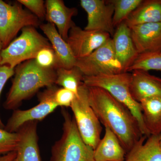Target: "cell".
Wrapping results in <instances>:
<instances>
[{
  "instance_id": "cell-1",
  "label": "cell",
  "mask_w": 161,
  "mask_h": 161,
  "mask_svg": "<svg viewBox=\"0 0 161 161\" xmlns=\"http://www.w3.org/2000/svg\"><path fill=\"white\" fill-rule=\"evenodd\" d=\"M88 90L90 106L100 122L115 133L127 153L143 136L138 121L106 90L98 87H88Z\"/></svg>"
},
{
  "instance_id": "cell-2",
  "label": "cell",
  "mask_w": 161,
  "mask_h": 161,
  "mask_svg": "<svg viewBox=\"0 0 161 161\" xmlns=\"http://www.w3.org/2000/svg\"><path fill=\"white\" fill-rule=\"evenodd\" d=\"M55 69L41 67L35 59L18 65L14 70L12 84L4 103L5 108L14 109L23 100L34 95L41 88L53 86L57 78Z\"/></svg>"
},
{
  "instance_id": "cell-3",
  "label": "cell",
  "mask_w": 161,
  "mask_h": 161,
  "mask_svg": "<svg viewBox=\"0 0 161 161\" xmlns=\"http://www.w3.org/2000/svg\"><path fill=\"white\" fill-rule=\"evenodd\" d=\"M63 133L52 150L50 161H95L94 150L80 136L74 117L64 109Z\"/></svg>"
},
{
  "instance_id": "cell-4",
  "label": "cell",
  "mask_w": 161,
  "mask_h": 161,
  "mask_svg": "<svg viewBox=\"0 0 161 161\" xmlns=\"http://www.w3.org/2000/svg\"><path fill=\"white\" fill-rule=\"evenodd\" d=\"M131 74L124 72L112 75L84 76L83 83L88 87H98L106 90L115 99L125 106L136 119L143 135L150 134L144 125L140 103L132 98L130 91Z\"/></svg>"
},
{
  "instance_id": "cell-5",
  "label": "cell",
  "mask_w": 161,
  "mask_h": 161,
  "mask_svg": "<svg viewBox=\"0 0 161 161\" xmlns=\"http://www.w3.org/2000/svg\"><path fill=\"white\" fill-rule=\"evenodd\" d=\"M21 31V34L2 50L1 66L7 65L14 69L22 62L35 59L40 50L52 47L48 39L34 26H26Z\"/></svg>"
},
{
  "instance_id": "cell-6",
  "label": "cell",
  "mask_w": 161,
  "mask_h": 161,
  "mask_svg": "<svg viewBox=\"0 0 161 161\" xmlns=\"http://www.w3.org/2000/svg\"><path fill=\"white\" fill-rule=\"evenodd\" d=\"M88 87L82 83L70 108L75 122L84 142L95 150L101 140L102 127L89 103Z\"/></svg>"
},
{
  "instance_id": "cell-7",
  "label": "cell",
  "mask_w": 161,
  "mask_h": 161,
  "mask_svg": "<svg viewBox=\"0 0 161 161\" xmlns=\"http://www.w3.org/2000/svg\"><path fill=\"white\" fill-rule=\"evenodd\" d=\"M40 25V20L28 9H24L19 2L10 4L0 0V41L3 49L24 27Z\"/></svg>"
},
{
  "instance_id": "cell-8",
  "label": "cell",
  "mask_w": 161,
  "mask_h": 161,
  "mask_svg": "<svg viewBox=\"0 0 161 161\" xmlns=\"http://www.w3.org/2000/svg\"><path fill=\"white\" fill-rule=\"evenodd\" d=\"M75 66L88 77L124 73L115 56L112 38L88 56L77 59Z\"/></svg>"
},
{
  "instance_id": "cell-9",
  "label": "cell",
  "mask_w": 161,
  "mask_h": 161,
  "mask_svg": "<svg viewBox=\"0 0 161 161\" xmlns=\"http://www.w3.org/2000/svg\"><path fill=\"white\" fill-rule=\"evenodd\" d=\"M56 89L53 86L48 87L40 95V103L33 108L26 110H14L5 130L9 132H17L24 124L42 120L53 112L58 107L54 99Z\"/></svg>"
},
{
  "instance_id": "cell-10",
  "label": "cell",
  "mask_w": 161,
  "mask_h": 161,
  "mask_svg": "<svg viewBox=\"0 0 161 161\" xmlns=\"http://www.w3.org/2000/svg\"><path fill=\"white\" fill-rule=\"evenodd\" d=\"M81 7L87 14V24L84 29L107 33L113 36L114 6L110 1L80 0Z\"/></svg>"
},
{
  "instance_id": "cell-11",
  "label": "cell",
  "mask_w": 161,
  "mask_h": 161,
  "mask_svg": "<svg viewBox=\"0 0 161 161\" xmlns=\"http://www.w3.org/2000/svg\"><path fill=\"white\" fill-rule=\"evenodd\" d=\"M111 38L107 33L83 30L75 24L69 30L66 42L78 59L88 56Z\"/></svg>"
},
{
  "instance_id": "cell-12",
  "label": "cell",
  "mask_w": 161,
  "mask_h": 161,
  "mask_svg": "<svg viewBox=\"0 0 161 161\" xmlns=\"http://www.w3.org/2000/svg\"><path fill=\"white\" fill-rule=\"evenodd\" d=\"M130 29L132 41L139 54L161 52V23L139 24Z\"/></svg>"
},
{
  "instance_id": "cell-13",
  "label": "cell",
  "mask_w": 161,
  "mask_h": 161,
  "mask_svg": "<svg viewBox=\"0 0 161 161\" xmlns=\"http://www.w3.org/2000/svg\"><path fill=\"white\" fill-rule=\"evenodd\" d=\"M45 7V19L47 23L55 25L61 36L66 41L69 30L75 24L72 18L78 14V9L68 7L62 0H47Z\"/></svg>"
},
{
  "instance_id": "cell-14",
  "label": "cell",
  "mask_w": 161,
  "mask_h": 161,
  "mask_svg": "<svg viewBox=\"0 0 161 161\" xmlns=\"http://www.w3.org/2000/svg\"><path fill=\"white\" fill-rule=\"evenodd\" d=\"M112 39L115 56L124 72H127L139 55L132 41L131 29L123 22L116 27Z\"/></svg>"
},
{
  "instance_id": "cell-15",
  "label": "cell",
  "mask_w": 161,
  "mask_h": 161,
  "mask_svg": "<svg viewBox=\"0 0 161 161\" xmlns=\"http://www.w3.org/2000/svg\"><path fill=\"white\" fill-rule=\"evenodd\" d=\"M132 72L130 91L134 100L140 103L146 98L161 96V78L142 70Z\"/></svg>"
},
{
  "instance_id": "cell-16",
  "label": "cell",
  "mask_w": 161,
  "mask_h": 161,
  "mask_svg": "<svg viewBox=\"0 0 161 161\" xmlns=\"http://www.w3.org/2000/svg\"><path fill=\"white\" fill-rule=\"evenodd\" d=\"M40 27L49 40L54 52L55 69L60 68L69 69L75 67L77 59L67 42L61 36L55 25L47 23L41 24Z\"/></svg>"
},
{
  "instance_id": "cell-17",
  "label": "cell",
  "mask_w": 161,
  "mask_h": 161,
  "mask_svg": "<svg viewBox=\"0 0 161 161\" xmlns=\"http://www.w3.org/2000/svg\"><path fill=\"white\" fill-rule=\"evenodd\" d=\"M37 121L24 124L18 132L20 140L13 161H41L38 144Z\"/></svg>"
},
{
  "instance_id": "cell-18",
  "label": "cell",
  "mask_w": 161,
  "mask_h": 161,
  "mask_svg": "<svg viewBox=\"0 0 161 161\" xmlns=\"http://www.w3.org/2000/svg\"><path fill=\"white\" fill-rule=\"evenodd\" d=\"M105 134L94 150L95 161H125L127 153L115 133L105 127Z\"/></svg>"
},
{
  "instance_id": "cell-19",
  "label": "cell",
  "mask_w": 161,
  "mask_h": 161,
  "mask_svg": "<svg viewBox=\"0 0 161 161\" xmlns=\"http://www.w3.org/2000/svg\"><path fill=\"white\" fill-rule=\"evenodd\" d=\"M143 135L126 155L125 161H161L159 135Z\"/></svg>"
},
{
  "instance_id": "cell-20",
  "label": "cell",
  "mask_w": 161,
  "mask_h": 161,
  "mask_svg": "<svg viewBox=\"0 0 161 161\" xmlns=\"http://www.w3.org/2000/svg\"><path fill=\"white\" fill-rule=\"evenodd\" d=\"M125 23L129 27L144 23H161V0H145Z\"/></svg>"
},
{
  "instance_id": "cell-21",
  "label": "cell",
  "mask_w": 161,
  "mask_h": 161,
  "mask_svg": "<svg viewBox=\"0 0 161 161\" xmlns=\"http://www.w3.org/2000/svg\"><path fill=\"white\" fill-rule=\"evenodd\" d=\"M144 125L150 135L161 133V96L146 98L140 102Z\"/></svg>"
},
{
  "instance_id": "cell-22",
  "label": "cell",
  "mask_w": 161,
  "mask_h": 161,
  "mask_svg": "<svg viewBox=\"0 0 161 161\" xmlns=\"http://www.w3.org/2000/svg\"><path fill=\"white\" fill-rule=\"evenodd\" d=\"M56 83L63 88L71 91L78 96L79 87L83 83L84 75L77 66L67 69L58 68L56 69Z\"/></svg>"
},
{
  "instance_id": "cell-23",
  "label": "cell",
  "mask_w": 161,
  "mask_h": 161,
  "mask_svg": "<svg viewBox=\"0 0 161 161\" xmlns=\"http://www.w3.org/2000/svg\"><path fill=\"white\" fill-rule=\"evenodd\" d=\"M114 6L113 24L117 27L127 20L143 0H110Z\"/></svg>"
},
{
  "instance_id": "cell-24",
  "label": "cell",
  "mask_w": 161,
  "mask_h": 161,
  "mask_svg": "<svg viewBox=\"0 0 161 161\" xmlns=\"http://www.w3.org/2000/svg\"><path fill=\"white\" fill-rule=\"evenodd\" d=\"M135 70L161 71V52H152L140 54L127 72Z\"/></svg>"
},
{
  "instance_id": "cell-25",
  "label": "cell",
  "mask_w": 161,
  "mask_h": 161,
  "mask_svg": "<svg viewBox=\"0 0 161 161\" xmlns=\"http://www.w3.org/2000/svg\"><path fill=\"white\" fill-rule=\"evenodd\" d=\"M20 140L19 132H9L0 128V155L16 152Z\"/></svg>"
},
{
  "instance_id": "cell-26",
  "label": "cell",
  "mask_w": 161,
  "mask_h": 161,
  "mask_svg": "<svg viewBox=\"0 0 161 161\" xmlns=\"http://www.w3.org/2000/svg\"><path fill=\"white\" fill-rule=\"evenodd\" d=\"M35 60L38 65L41 67L55 69L56 57L52 47H44L40 50L38 52Z\"/></svg>"
},
{
  "instance_id": "cell-27",
  "label": "cell",
  "mask_w": 161,
  "mask_h": 161,
  "mask_svg": "<svg viewBox=\"0 0 161 161\" xmlns=\"http://www.w3.org/2000/svg\"><path fill=\"white\" fill-rule=\"evenodd\" d=\"M18 2L23 5L39 20L45 19V2L42 0H19Z\"/></svg>"
},
{
  "instance_id": "cell-28",
  "label": "cell",
  "mask_w": 161,
  "mask_h": 161,
  "mask_svg": "<svg viewBox=\"0 0 161 161\" xmlns=\"http://www.w3.org/2000/svg\"><path fill=\"white\" fill-rule=\"evenodd\" d=\"M75 96L71 91L63 87L56 89L54 93V99L58 107H70Z\"/></svg>"
},
{
  "instance_id": "cell-29",
  "label": "cell",
  "mask_w": 161,
  "mask_h": 161,
  "mask_svg": "<svg viewBox=\"0 0 161 161\" xmlns=\"http://www.w3.org/2000/svg\"><path fill=\"white\" fill-rule=\"evenodd\" d=\"M14 75V69L7 65L0 66V96L7 80ZM4 124L0 117V128H4Z\"/></svg>"
},
{
  "instance_id": "cell-30",
  "label": "cell",
  "mask_w": 161,
  "mask_h": 161,
  "mask_svg": "<svg viewBox=\"0 0 161 161\" xmlns=\"http://www.w3.org/2000/svg\"><path fill=\"white\" fill-rule=\"evenodd\" d=\"M16 156V152H12L0 156V161H13Z\"/></svg>"
},
{
  "instance_id": "cell-31",
  "label": "cell",
  "mask_w": 161,
  "mask_h": 161,
  "mask_svg": "<svg viewBox=\"0 0 161 161\" xmlns=\"http://www.w3.org/2000/svg\"><path fill=\"white\" fill-rule=\"evenodd\" d=\"M3 49V44L0 41V66H1V61H2V51Z\"/></svg>"
},
{
  "instance_id": "cell-32",
  "label": "cell",
  "mask_w": 161,
  "mask_h": 161,
  "mask_svg": "<svg viewBox=\"0 0 161 161\" xmlns=\"http://www.w3.org/2000/svg\"><path fill=\"white\" fill-rule=\"evenodd\" d=\"M159 138L160 143L161 146V133L159 135Z\"/></svg>"
}]
</instances>
